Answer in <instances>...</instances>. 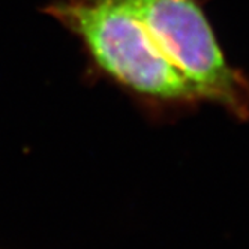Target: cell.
<instances>
[{
  "label": "cell",
  "instance_id": "cell-1",
  "mask_svg": "<svg viewBox=\"0 0 249 249\" xmlns=\"http://www.w3.org/2000/svg\"><path fill=\"white\" fill-rule=\"evenodd\" d=\"M45 12L81 42L93 68L153 113L197 108V92L152 51L131 0H53Z\"/></svg>",
  "mask_w": 249,
  "mask_h": 249
},
{
  "label": "cell",
  "instance_id": "cell-2",
  "mask_svg": "<svg viewBox=\"0 0 249 249\" xmlns=\"http://www.w3.org/2000/svg\"><path fill=\"white\" fill-rule=\"evenodd\" d=\"M155 54L188 81L201 102L249 120V78L228 63L203 0H131Z\"/></svg>",
  "mask_w": 249,
  "mask_h": 249
}]
</instances>
